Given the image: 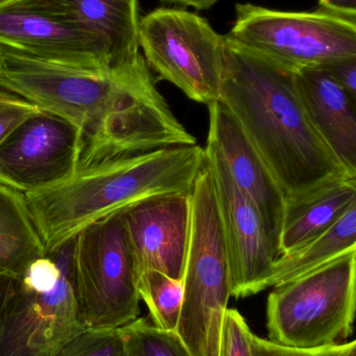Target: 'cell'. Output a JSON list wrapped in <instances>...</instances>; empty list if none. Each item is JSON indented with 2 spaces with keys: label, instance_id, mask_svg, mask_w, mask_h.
<instances>
[{
  "label": "cell",
  "instance_id": "1",
  "mask_svg": "<svg viewBox=\"0 0 356 356\" xmlns=\"http://www.w3.org/2000/svg\"><path fill=\"white\" fill-rule=\"evenodd\" d=\"M0 89L81 131L79 169L121 156L196 144L157 89L144 58L127 68L91 69L50 62L0 44Z\"/></svg>",
  "mask_w": 356,
  "mask_h": 356
},
{
  "label": "cell",
  "instance_id": "2",
  "mask_svg": "<svg viewBox=\"0 0 356 356\" xmlns=\"http://www.w3.org/2000/svg\"><path fill=\"white\" fill-rule=\"evenodd\" d=\"M242 125L286 200L356 177L311 123L294 71L226 40L221 98Z\"/></svg>",
  "mask_w": 356,
  "mask_h": 356
},
{
  "label": "cell",
  "instance_id": "3",
  "mask_svg": "<svg viewBox=\"0 0 356 356\" xmlns=\"http://www.w3.org/2000/svg\"><path fill=\"white\" fill-rule=\"evenodd\" d=\"M206 161L202 146L160 148L79 169L62 184L24 194L46 251L94 222L160 195L190 194Z\"/></svg>",
  "mask_w": 356,
  "mask_h": 356
},
{
  "label": "cell",
  "instance_id": "4",
  "mask_svg": "<svg viewBox=\"0 0 356 356\" xmlns=\"http://www.w3.org/2000/svg\"><path fill=\"white\" fill-rule=\"evenodd\" d=\"M75 236L16 278L0 326V356H56L87 330L77 297Z\"/></svg>",
  "mask_w": 356,
  "mask_h": 356
},
{
  "label": "cell",
  "instance_id": "5",
  "mask_svg": "<svg viewBox=\"0 0 356 356\" xmlns=\"http://www.w3.org/2000/svg\"><path fill=\"white\" fill-rule=\"evenodd\" d=\"M192 224L176 334L194 356L219 351L231 297L229 263L212 169L206 156L190 193Z\"/></svg>",
  "mask_w": 356,
  "mask_h": 356
},
{
  "label": "cell",
  "instance_id": "6",
  "mask_svg": "<svg viewBox=\"0 0 356 356\" xmlns=\"http://www.w3.org/2000/svg\"><path fill=\"white\" fill-rule=\"evenodd\" d=\"M273 288L267 302L268 340L311 349L340 344L353 334L356 250Z\"/></svg>",
  "mask_w": 356,
  "mask_h": 356
},
{
  "label": "cell",
  "instance_id": "7",
  "mask_svg": "<svg viewBox=\"0 0 356 356\" xmlns=\"http://www.w3.org/2000/svg\"><path fill=\"white\" fill-rule=\"evenodd\" d=\"M226 40L288 70L356 60V19L322 10L282 12L238 3Z\"/></svg>",
  "mask_w": 356,
  "mask_h": 356
},
{
  "label": "cell",
  "instance_id": "8",
  "mask_svg": "<svg viewBox=\"0 0 356 356\" xmlns=\"http://www.w3.org/2000/svg\"><path fill=\"white\" fill-rule=\"evenodd\" d=\"M77 297L87 330L121 328L139 315V272L123 209L75 234Z\"/></svg>",
  "mask_w": 356,
  "mask_h": 356
},
{
  "label": "cell",
  "instance_id": "9",
  "mask_svg": "<svg viewBox=\"0 0 356 356\" xmlns=\"http://www.w3.org/2000/svg\"><path fill=\"white\" fill-rule=\"evenodd\" d=\"M139 46L159 79L199 104L219 102L226 38L206 19L184 8H157L140 18Z\"/></svg>",
  "mask_w": 356,
  "mask_h": 356
},
{
  "label": "cell",
  "instance_id": "10",
  "mask_svg": "<svg viewBox=\"0 0 356 356\" xmlns=\"http://www.w3.org/2000/svg\"><path fill=\"white\" fill-rule=\"evenodd\" d=\"M83 147L77 127L41 111L0 144V184L23 194L62 184L79 170Z\"/></svg>",
  "mask_w": 356,
  "mask_h": 356
},
{
  "label": "cell",
  "instance_id": "11",
  "mask_svg": "<svg viewBox=\"0 0 356 356\" xmlns=\"http://www.w3.org/2000/svg\"><path fill=\"white\" fill-rule=\"evenodd\" d=\"M212 169L229 263L231 297L246 298L267 290L278 259L268 240L261 216L240 190L219 152L204 148Z\"/></svg>",
  "mask_w": 356,
  "mask_h": 356
},
{
  "label": "cell",
  "instance_id": "12",
  "mask_svg": "<svg viewBox=\"0 0 356 356\" xmlns=\"http://www.w3.org/2000/svg\"><path fill=\"white\" fill-rule=\"evenodd\" d=\"M0 44L50 62L113 70L93 38L66 22L42 0H17L0 8Z\"/></svg>",
  "mask_w": 356,
  "mask_h": 356
},
{
  "label": "cell",
  "instance_id": "13",
  "mask_svg": "<svg viewBox=\"0 0 356 356\" xmlns=\"http://www.w3.org/2000/svg\"><path fill=\"white\" fill-rule=\"evenodd\" d=\"M139 276L148 270L183 280L192 224L190 194L144 199L123 209Z\"/></svg>",
  "mask_w": 356,
  "mask_h": 356
},
{
  "label": "cell",
  "instance_id": "14",
  "mask_svg": "<svg viewBox=\"0 0 356 356\" xmlns=\"http://www.w3.org/2000/svg\"><path fill=\"white\" fill-rule=\"evenodd\" d=\"M207 106V144L219 152L236 186L256 207L270 245L279 259L280 230L286 207L281 188L229 108L219 100Z\"/></svg>",
  "mask_w": 356,
  "mask_h": 356
},
{
  "label": "cell",
  "instance_id": "15",
  "mask_svg": "<svg viewBox=\"0 0 356 356\" xmlns=\"http://www.w3.org/2000/svg\"><path fill=\"white\" fill-rule=\"evenodd\" d=\"M75 29L93 38L106 54L110 68L137 64L139 0H42Z\"/></svg>",
  "mask_w": 356,
  "mask_h": 356
},
{
  "label": "cell",
  "instance_id": "16",
  "mask_svg": "<svg viewBox=\"0 0 356 356\" xmlns=\"http://www.w3.org/2000/svg\"><path fill=\"white\" fill-rule=\"evenodd\" d=\"M295 81L316 131L356 175V98L321 67L296 71Z\"/></svg>",
  "mask_w": 356,
  "mask_h": 356
},
{
  "label": "cell",
  "instance_id": "17",
  "mask_svg": "<svg viewBox=\"0 0 356 356\" xmlns=\"http://www.w3.org/2000/svg\"><path fill=\"white\" fill-rule=\"evenodd\" d=\"M355 202L356 177L336 180L286 200L280 230V257L323 234Z\"/></svg>",
  "mask_w": 356,
  "mask_h": 356
},
{
  "label": "cell",
  "instance_id": "18",
  "mask_svg": "<svg viewBox=\"0 0 356 356\" xmlns=\"http://www.w3.org/2000/svg\"><path fill=\"white\" fill-rule=\"evenodd\" d=\"M45 252L25 195L0 184V274L18 277Z\"/></svg>",
  "mask_w": 356,
  "mask_h": 356
},
{
  "label": "cell",
  "instance_id": "19",
  "mask_svg": "<svg viewBox=\"0 0 356 356\" xmlns=\"http://www.w3.org/2000/svg\"><path fill=\"white\" fill-rule=\"evenodd\" d=\"M355 250L356 202L323 234L293 252L279 257L268 282V289L299 277Z\"/></svg>",
  "mask_w": 356,
  "mask_h": 356
},
{
  "label": "cell",
  "instance_id": "20",
  "mask_svg": "<svg viewBox=\"0 0 356 356\" xmlns=\"http://www.w3.org/2000/svg\"><path fill=\"white\" fill-rule=\"evenodd\" d=\"M138 293L150 311L153 324L164 332H176L183 302V280L148 270L140 275Z\"/></svg>",
  "mask_w": 356,
  "mask_h": 356
},
{
  "label": "cell",
  "instance_id": "21",
  "mask_svg": "<svg viewBox=\"0 0 356 356\" xmlns=\"http://www.w3.org/2000/svg\"><path fill=\"white\" fill-rule=\"evenodd\" d=\"M125 356H192L176 332L159 330L144 318L121 327Z\"/></svg>",
  "mask_w": 356,
  "mask_h": 356
},
{
  "label": "cell",
  "instance_id": "22",
  "mask_svg": "<svg viewBox=\"0 0 356 356\" xmlns=\"http://www.w3.org/2000/svg\"><path fill=\"white\" fill-rule=\"evenodd\" d=\"M56 356H125L123 330H84Z\"/></svg>",
  "mask_w": 356,
  "mask_h": 356
},
{
  "label": "cell",
  "instance_id": "23",
  "mask_svg": "<svg viewBox=\"0 0 356 356\" xmlns=\"http://www.w3.org/2000/svg\"><path fill=\"white\" fill-rule=\"evenodd\" d=\"M253 334L242 314L228 307L222 325L219 356H252Z\"/></svg>",
  "mask_w": 356,
  "mask_h": 356
},
{
  "label": "cell",
  "instance_id": "24",
  "mask_svg": "<svg viewBox=\"0 0 356 356\" xmlns=\"http://www.w3.org/2000/svg\"><path fill=\"white\" fill-rule=\"evenodd\" d=\"M252 356H356V342L340 343L320 348L284 346L253 334Z\"/></svg>",
  "mask_w": 356,
  "mask_h": 356
},
{
  "label": "cell",
  "instance_id": "25",
  "mask_svg": "<svg viewBox=\"0 0 356 356\" xmlns=\"http://www.w3.org/2000/svg\"><path fill=\"white\" fill-rule=\"evenodd\" d=\"M41 111L24 98L0 89V144L21 123Z\"/></svg>",
  "mask_w": 356,
  "mask_h": 356
},
{
  "label": "cell",
  "instance_id": "26",
  "mask_svg": "<svg viewBox=\"0 0 356 356\" xmlns=\"http://www.w3.org/2000/svg\"><path fill=\"white\" fill-rule=\"evenodd\" d=\"M353 97L356 98V60H339L322 66Z\"/></svg>",
  "mask_w": 356,
  "mask_h": 356
},
{
  "label": "cell",
  "instance_id": "27",
  "mask_svg": "<svg viewBox=\"0 0 356 356\" xmlns=\"http://www.w3.org/2000/svg\"><path fill=\"white\" fill-rule=\"evenodd\" d=\"M319 10L356 19V0H319Z\"/></svg>",
  "mask_w": 356,
  "mask_h": 356
},
{
  "label": "cell",
  "instance_id": "28",
  "mask_svg": "<svg viewBox=\"0 0 356 356\" xmlns=\"http://www.w3.org/2000/svg\"><path fill=\"white\" fill-rule=\"evenodd\" d=\"M16 278L0 274V326H1L2 317H3L8 299L14 291Z\"/></svg>",
  "mask_w": 356,
  "mask_h": 356
},
{
  "label": "cell",
  "instance_id": "29",
  "mask_svg": "<svg viewBox=\"0 0 356 356\" xmlns=\"http://www.w3.org/2000/svg\"><path fill=\"white\" fill-rule=\"evenodd\" d=\"M167 3L179 4L183 6H192L196 10H209L217 3V0H161Z\"/></svg>",
  "mask_w": 356,
  "mask_h": 356
},
{
  "label": "cell",
  "instance_id": "30",
  "mask_svg": "<svg viewBox=\"0 0 356 356\" xmlns=\"http://www.w3.org/2000/svg\"><path fill=\"white\" fill-rule=\"evenodd\" d=\"M17 1V0H0V8L6 6V4L12 3V2Z\"/></svg>",
  "mask_w": 356,
  "mask_h": 356
}]
</instances>
